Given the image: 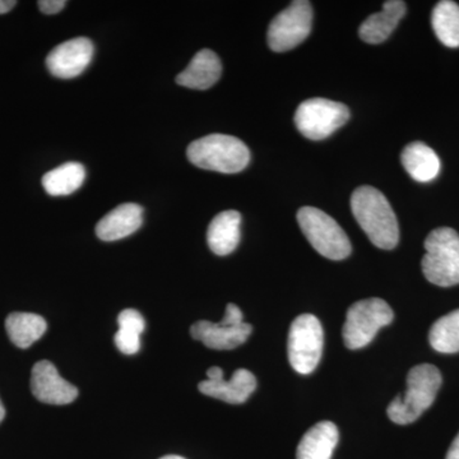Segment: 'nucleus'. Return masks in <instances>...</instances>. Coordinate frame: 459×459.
<instances>
[{
  "label": "nucleus",
  "instance_id": "f257e3e1",
  "mask_svg": "<svg viewBox=\"0 0 459 459\" xmlns=\"http://www.w3.org/2000/svg\"><path fill=\"white\" fill-rule=\"evenodd\" d=\"M351 210L356 221L374 246L391 250L400 240L397 217L388 199L373 186H360L352 193Z\"/></svg>",
  "mask_w": 459,
  "mask_h": 459
},
{
  "label": "nucleus",
  "instance_id": "f03ea898",
  "mask_svg": "<svg viewBox=\"0 0 459 459\" xmlns=\"http://www.w3.org/2000/svg\"><path fill=\"white\" fill-rule=\"evenodd\" d=\"M442 386V374L434 365L421 364L412 368L407 376V391L397 395L386 409L388 418L398 425L416 421L430 409Z\"/></svg>",
  "mask_w": 459,
  "mask_h": 459
},
{
  "label": "nucleus",
  "instance_id": "7ed1b4c3",
  "mask_svg": "<svg viewBox=\"0 0 459 459\" xmlns=\"http://www.w3.org/2000/svg\"><path fill=\"white\" fill-rule=\"evenodd\" d=\"M186 156L199 169L222 174H237L250 162V151L244 142L226 134L199 138L189 144Z\"/></svg>",
  "mask_w": 459,
  "mask_h": 459
},
{
  "label": "nucleus",
  "instance_id": "20e7f679",
  "mask_svg": "<svg viewBox=\"0 0 459 459\" xmlns=\"http://www.w3.org/2000/svg\"><path fill=\"white\" fill-rule=\"evenodd\" d=\"M422 272L429 282L440 287L459 283V235L451 228L435 229L425 240Z\"/></svg>",
  "mask_w": 459,
  "mask_h": 459
},
{
  "label": "nucleus",
  "instance_id": "39448f33",
  "mask_svg": "<svg viewBox=\"0 0 459 459\" xmlns=\"http://www.w3.org/2000/svg\"><path fill=\"white\" fill-rule=\"evenodd\" d=\"M298 222L314 249L332 261H342L351 255V243L336 220L316 207L299 210Z\"/></svg>",
  "mask_w": 459,
  "mask_h": 459
},
{
  "label": "nucleus",
  "instance_id": "423d86ee",
  "mask_svg": "<svg viewBox=\"0 0 459 459\" xmlns=\"http://www.w3.org/2000/svg\"><path fill=\"white\" fill-rule=\"evenodd\" d=\"M394 310L382 299L373 298L352 304L347 310L343 325V341L347 349L359 350L368 346L377 331L391 325Z\"/></svg>",
  "mask_w": 459,
  "mask_h": 459
},
{
  "label": "nucleus",
  "instance_id": "0eeeda50",
  "mask_svg": "<svg viewBox=\"0 0 459 459\" xmlns=\"http://www.w3.org/2000/svg\"><path fill=\"white\" fill-rule=\"evenodd\" d=\"M323 343L325 334L319 319L312 314L299 316L292 322L287 342L292 369L303 376L313 373L322 359Z\"/></svg>",
  "mask_w": 459,
  "mask_h": 459
},
{
  "label": "nucleus",
  "instance_id": "6e6552de",
  "mask_svg": "<svg viewBox=\"0 0 459 459\" xmlns=\"http://www.w3.org/2000/svg\"><path fill=\"white\" fill-rule=\"evenodd\" d=\"M350 119L349 108L332 100L314 98L299 105L295 124L304 137L322 141L333 134Z\"/></svg>",
  "mask_w": 459,
  "mask_h": 459
},
{
  "label": "nucleus",
  "instance_id": "1a4fd4ad",
  "mask_svg": "<svg viewBox=\"0 0 459 459\" xmlns=\"http://www.w3.org/2000/svg\"><path fill=\"white\" fill-rule=\"evenodd\" d=\"M312 25V4L296 0L272 21L267 32L268 45L276 53L294 49L309 36Z\"/></svg>",
  "mask_w": 459,
  "mask_h": 459
},
{
  "label": "nucleus",
  "instance_id": "9d476101",
  "mask_svg": "<svg viewBox=\"0 0 459 459\" xmlns=\"http://www.w3.org/2000/svg\"><path fill=\"white\" fill-rule=\"evenodd\" d=\"M92 57V41L87 38H75L54 48L47 57V66L54 77L71 80L86 71Z\"/></svg>",
  "mask_w": 459,
  "mask_h": 459
},
{
  "label": "nucleus",
  "instance_id": "9b49d317",
  "mask_svg": "<svg viewBox=\"0 0 459 459\" xmlns=\"http://www.w3.org/2000/svg\"><path fill=\"white\" fill-rule=\"evenodd\" d=\"M31 391L39 401L56 406L72 403L78 397V389L63 379L53 362L47 360L33 365Z\"/></svg>",
  "mask_w": 459,
  "mask_h": 459
},
{
  "label": "nucleus",
  "instance_id": "f8f14e48",
  "mask_svg": "<svg viewBox=\"0 0 459 459\" xmlns=\"http://www.w3.org/2000/svg\"><path fill=\"white\" fill-rule=\"evenodd\" d=\"M253 327L244 322L238 325L226 323H212L199 320L190 328V334L195 340L201 341L204 346L212 350H234L246 343L252 334Z\"/></svg>",
  "mask_w": 459,
  "mask_h": 459
},
{
  "label": "nucleus",
  "instance_id": "ddd939ff",
  "mask_svg": "<svg viewBox=\"0 0 459 459\" xmlns=\"http://www.w3.org/2000/svg\"><path fill=\"white\" fill-rule=\"evenodd\" d=\"M143 223V208L140 204L117 205L96 226V235L102 241H117L134 234Z\"/></svg>",
  "mask_w": 459,
  "mask_h": 459
},
{
  "label": "nucleus",
  "instance_id": "4468645a",
  "mask_svg": "<svg viewBox=\"0 0 459 459\" xmlns=\"http://www.w3.org/2000/svg\"><path fill=\"white\" fill-rule=\"evenodd\" d=\"M199 391L208 397L217 398L231 404L244 403L256 388V379L252 371L238 369L231 379L204 380L199 383Z\"/></svg>",
  "mask_w": 459,
  "mask_h": 459
},
{
  "label": "nucleus",
  "instance_id": "2eb2a0df",
  "mask_svg": "<svg viewBox=\"0 0 459 459\" xmlns=\"http://www.w3.org/2000/svg\"><path fill=\"white\" fill-rule=\"evenodd\" d=\"M222 74L220 57L212 50L198 51L189 65L178 74L177 83L192 90H208L219 82Z\"/></svg>",
  "mask_w": 459,
  "mask_h": 459
},
{
  "label": "nucleus",
  "instance_id": "dca6fc26",
  "mask_svg": "<svg viewBox=\"0 0 459 459\" xmlns=\"http://www.w3.org/2000/svg\"><path fill=\"white\" fill-rule=\"evenodd\" d=\"M404 14L406 3L402 0H388L383 4L382 11L371 14L362 22L359 36L368 44H382L392 35Z\"/></svg>",
  "mask_w": 459,
  "mask_h": 459
},
{
  "label": "nucleus",
  "instance_id": "f3484780",
  "mask_svg": "<svg viewBox=\"0 0 459 459\" xmlns=\"http://www.w3.org/2000/svg\"><path fill=\"white\" fill-rule=\"evenodd\" d=\"M241 214L230 210L217 214L208 226L207 243L217 255H229L237 249L241 238Z\"/></svg>",
  "mask_w": 459,
  "mask_h": 459
},
{
  "label": "nucleus",
  "instance_id": "a211bd4d",
  "mask_svg": "<svg viewBox=\"0 0 459 459\" xmlns=\"http://www.w3.org/2000/svg\"><path fill=\"white\" fill-rule=\"evenodd\" d=\"M401 161L404 170L419 183H429L437 179L442 168L439 156L435 153L433 148L422 142L407 144L402 151Z\"/></svg>",
  "mask_w": 459,
  "mask_h": 459
},
{
  "label": "nucleus",
  "instance_id": "6ab92c4d",
  "mask_svg": "<svg viewBox=\"0 0 459 459\" xmlns=\"http://www.w3.org/2000/svg\"><path fill=\"white\" fill-rule=\"evenodd\" d=\"M338 444V429L333 422L322 421L305 433L299 443L296 459H332Z\"/></svg>",
  "mask_w": 459,
  "mask_h": 459
},
{
  "label": "nucleus",
  "instance_id": "aec40b11",
  "mask_svg": "<svg viewBox=\"0 0 459 459\" xmlns=\"http://www.w3.org/2000/svg\"><path fill=\"white\" fill-rule=\"evenodd\" d=\"M47 320L38 314L12 313L5 319L9 340L20 349H29L47 332Z\"/></svg>",
  "mask_w": 459,
  "mask_h": 459
},
{
  "label": "nucleus",
  "instance_id": "412c9836",
  "mask_svg": "<svg viewBox=\"0 0 459 459\" xmlns=\"http://www.w3.org/2000/svg\"><path fill=\"white\" fill-rule=\"evenodd\" d=\"M86 170L80 162H66L57 166L42 178V186L51 197H65L82 186Z\"/></svg>",
  "mask_w": 459,
  "mask_h": 459
},
{
  "label": "nucleus",
  "instance_id": "4be33fe9",
  "mask_svg": "<svg viewBox=\"0 0 459 459\" xmlns=\"http://www.w3.org/2000/svg\"><path fill=\"white\" fill-rule=\"evenodd\" d=\"M435 35L443 45L459 48V5L452 0L437 3L431 14Z\"/></svg>",
  "mask_w": 459,
  "mask_h": 459
},
{
  "label": "nucleus",
  "instance_id": "5701e85b",
  "mask_svg": "<svg viewBox=\"0 0 459 459\" xmlns=\"http://www.w3.org/2000/svg\"><path fill=\"white\" fill-rule=\"evenodd\" d=\"M119 331L114 341L117 350L124 355H134L141 350V334L143 333L144 323L142 314L135 309H126L117 316Z\"/></svg>",
  "mask_w": 459,
  "mask_h": 459
},
{
  "label": "nucleus",
  "instance_id": "b1692460",
  "mask_svg": "<svg viewBox=\"0 0 459 459\" xmlns=\"http://www.w3.org/2000/svg\"><path fill=\"white\" fill-rule=\"evenodd\" d=\"M429 341L435 351L459 352V309L446 314L434 323L429 333Z\"/></svg>",
  "mask_w": 459,
  "mask_h": 459
},
{
  "label": "nucleus",
  "instance_id": "393cba45",
  "mask_svg": "<svg viewBox=\"0 0 459 459\" xmlns=\"http://www.w3.org/2000/svg\"><path fill=\"white\" fill-rule=\"evenodd\" d=\"M221 322L231 325H241V323H244L243 312H241L238 305L229 304L226 307L225 316H223Z\"/></svg>",
  "mask_w": 459,
  "mask_h": 459
},
{
  "label": "nucleus",
  "instance_id": "a878e982",
  "mask_svg": "<svg viewBox=\"0 0 459 459\" xmlns=\"http://www.w3.org/2000/svg\"><path fill=\"white\" fill-rule=\"evenodd\" d=\"M39 9L44 14H56L63 11L66 5L65 0H40L38 3Z\"/></svg>",
  "mask_w": 459,
  "mask_h": 459
},
{
  "label": "nucleus",
  "instance_id": "bb28decb",
  "mask_svg": "<svg viewBox=\"0 0 459 459\" xmlns=\"http://www.w3.org/2000/svg\"><path fill=\"white\" fill-rule=\"evenodd\" d=\"M446 459H459V434L455 437V442L452 443L448 453H446Z\"/></svg>",
  "mask_w": 459,
  "mask_h": 459
},
{
  "label": "nucleus",
  "instance_id": "cd10ccee",
  "mask_svg": "<svg viewBox=\"0 0 459 459\" xmlns=\"http://www.w3.org/2000/svg\"><path fill=\"white\" fill-rule=\"evenodd\" d=\"M17 2L14 0H0V14L8 13L16 7Z\"/></svg>",
  "mask_w": 459,
  "mask_h": 459
},
{
  "label": "nucleus",
  "instance_id": "c85d7f7f",
  "mask_svg": "<svg viewBox=\"0 0 459 459\" xmlns=\"http://www.w3.org/2000/svg\"><path fill=\"white\" fill-rule=\"evenodd\" d=\"M208 380H219L223 377V370L221 368L213 367L210 368L207 371Z\"/></svg>",
  "mask_w": 459,
  "mask_h": 459
},
{
  "label": "nucleus",
  "instance_id": "c756f323",
  "mask_svg": "<svg viewBox=\"0 0 459 459\" xmlns=\"http://www.w3.org/2000/svg\"><path fill=\"white\" fill-rule=\"evenodd\" d=\"M5 418V409L3 406L2 401H0V424H2L3 420Z\"/></svg>",
  "mask_w": 459,
  "mask_h": 459
},
{
  "label": "nucleus",
  "instance_id": "7c9ffc66",
  "mask_svg": "<svg viewBox=\"0 0 459 459\" xmlns=\"http://www.w3.org/2000/svg\"><path fill=\"white\" fill-rule=\"evenodd\" d=\"M160 459H186V458L180 457V455H165V457H162Z\"/></svg>",
  "mask_w": 459,
  "mask_h": 459
}]
</instances>
